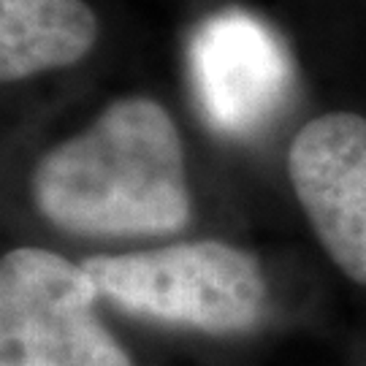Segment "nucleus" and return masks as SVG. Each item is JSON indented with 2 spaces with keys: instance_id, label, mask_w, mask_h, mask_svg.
I'll use <instances>...</instances> for the list:
<instances>
[{
  "instance_id": "39448f33",
  "label": "nucleus",
  "mask_w": 366,
  "mask_h": 366,
  "mask_svg": "<svg viewBox=\"0 0 366 366\" xmlns=\"http://www.w3.org/2000/svg\"><path fill=\"white\" fill-rule=\"evenodd\" d=\"M290 182L328 258L366 285V119L331 112L293 139Z\"/></svg>"
},
{
  "instance_id": "f03ea898",
  "label": "nucleus",
  "mask_w": 366,
  "mask_h": 366,
  "mask_svg": "<svg viewBox=\"0 0 366 366\" xmlns=\"http://www.w3.org/2000/svg\"><path fill=\"white\" fill-rule=\"evenodd\" d=\"M81 266L98 296L128 315L207 334L249 331L266 304L261 263L214 239L92 255Z\"/></svg>"
},
{
  "instance_id": "7ed1b4c3",
  "label": "nucleus",
  "mask_w": 366,
  "mask_h": 366,
  "mask_svg": "<svg viewBox=\"0 0 366 366\" xmlns=\"http://www.w3.org/2000/svg\"><path fill=\"white\" fill-rule=\"evenodd\" d=\"M81 263L41 247L0 261V366H133L101 326Z\"/></svg>"
},
{
  "instance_id": "f257e3e1",
  "label": "nucleus",
  "mask_w": 366,
  "mask_h": 366,
  "mask_svg": "<svg viewBox=\"0 0 366 366\" xmlns=\"http://www.w3.org/2000/svg\"><path fill=\"white\" fill-rule=\"evenodd\" d=\"M36 209L81 236H166L190 220L182 142L152 98L109 104L90 128L39 160L30 179Z\"/></svg>"
},
{
  "instance_id": "423d86ee",
  "label": "nucleus",
  "mask_w": 366,
  "mask_h": 366,
  "mask_svg": "<svg viewBox=\"0 0 366 366\" xmlns=\"http://www.w3.org/2000/svg\"><path fill=\"white\" fill-rule=\"evenodd\" d=\"M95 39L98 19L84 0H0V79L74 66Z\"/></svg>"
},
{
  "instance_id": "20e7f679",
  "label": "nucleus",
  "mask_w": 366,
  "mask_h": 366,
  "mask_svg": "<svg viewBox=\"0 0 366 366\" xmlns=\"http://www.w3.org/2000/svg\"><path fill=\"white\" fill-rule=\"evenodd\" d=\"M187 76L212 131L225 139H252L288 104L293 60L272 27L228 9L193 30Z\"/></svg>"
}]
</instances>
